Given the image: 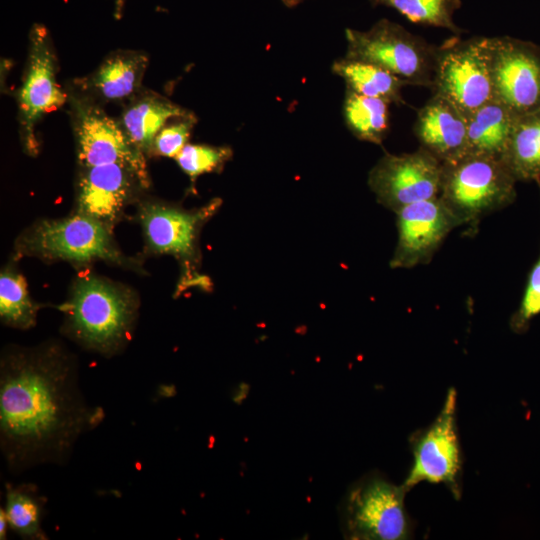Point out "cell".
<instances>
[{
	"mask_svg": "<svg viewBox=\"0 0 540 540\" xmlns=\"http://www.w3.org/2000/svg\"><path fill=\"white\" fill-rule=\"evenodd\" d=\"M104 418L85 400L71 357L54 343L14 349L0 365V449L11 473L65 464Z\"/></svg>",
	"mask_w": 540,
	"mask_h": 540,
	"instance_id": "obj_1",
	"label": "cell"
},
{
	"mask_svg": "<svg viewBox=\"0 0 540 540\" xmlns=\"http://www.w3.org/2000/svg\"><path fill=\"white\" fill-rule=\"evenodd\" d=\"M63 310L68 335L82 346L109 356L129 340L136 305L124 289L86 277L76 283Z\"/></svg>",
	"mask_w": 540,
	"mask_h": 540,
	"instance_id": "obj_2",
	"label": "cell"
},
{
	"mask_svg": "<svg viewBox=\"0 0 540 540\" xmlns=\"http://www.w3.org/2000/svg\"><path fill=\"white\" fill-rule=\"evenodd\" d=\"M516 182L502 159L464 154L442 164L439 197L471 235L482 218L514 202Z\"/></svg>",
	"mask_w": 540,
	"mask_h": 540,
	"instance_id": "obj_3",
	"label": "cell"
},
{
	"mask_svg": "<svg viewBox=\"0 0 540 540\" xmlns=\"http://www.w3.org/2000/svg\"><path fill=\"white\" fill-rule=\"evenodd\" d=\"M345 37V58L378 66L408 85L432 87L438 46L385 18L367 31L347 28Z\"/></svg>",
	"mask_w": 540,
	"mask_h": 540,
	"instance_id": "obj_4",
	"label": "cell"
},
{
	"mask_svg": "<svg viewBox=\"0 0 540 540\" xmlns=\"http://www.w3.org/2000/svg\"><path fill=\"white\" fill-rule=\"evenodd\" d=\"M407 489L379 473H370L347 490L340 509L341 529L352 540H403L412 523L406 512Z\"/></svg>",
	"mask_w": 540,
	"mask_h": 540,
	"instance_id": "obj_5",
	"label": "cell"
},
{
	"mask_svg": "<svg viewBox=\"0 0 540 540\" xmlns=\"http://www.w3.org/2000/svg\"><path fill=\"white\" fill-rule=\"evenodd\" d=\"M490 37L453 38L438 46L433 94L454 104L466 118L493 100Z\"/></svg>",
	"mask_w": 540,
	"mask_h": 540,
	"instance_id": "obj_6",
	"label": "cell"
},
{
	"mask_svg": "<svg viewBox=\"0 0 540 540\" xmlns=\"http://www.w3.org/2000/svg\"><path fill=\"white\" fill-rule=\"evenodd\" d=\"M67 95L81 167L122 164L133 169L148 186L143 153L130 141L118 119L110 117L101 105L71 90Z\"/></svg>",
	"mask_w": 540,
	"mask_h": 540,
	"instance_id": "obj_7",
	"label": "cell"
},
{
	"mask_svg": "<svg viewBox=\"0 0 540 540\" xmlns=\"http://www.w3.org/2000/svg\"><path fill=\"white\" fill-rule=\"evenodd\" d=\"M456 403V390L450 388L435 420L411 436L413 463L403 483L407 490L420 482L442 483L455 499L460 498L462 454L456 424Z\"/></svg>",
	"mask_w": 540,
	"mask_h": 540,
	"instance_id": "obj_8",
	"label": "cell"
},
{
	"mask_svg": "<svg viewBox=\"0 0 540 540\" xmlns=\"http://www.w3.org/2000/svg\"><path fill=\"white\" fill-rule=\"evenodd\" d=\"M57 57L47 28L35 23L29 32V49L22 86L18 91V118L23 144L35 152V127L44 115L68 101L56 79Z\"/></svg>",
	"mask_w": 540,
	"mask_h": 540,
	"instance_id": "obj_9",
	"label": "cell"
},
{
	"mask_svg": "<svg viewBox=\"0 0 540 540\" xmlns=\"http://www.w3.org/2000/svg\"><path fill=\"white\" fill-rule=\"evenodd\" d=\"M442 163L426 149L385 153L368 174V186L382 206L397 212L422 200L439 197Z\"/></svg>",
	"mask_w": 540,
	"mask_h": 540,
	"instance_id": "obj_10",
	"label": "cell"
},
{
	"mask_svg": "<svg viewBox=\"0 0 540 540\" xmlns=\"http://www.w3.org/2000/svg\"><path fill=\"white\" fill-rule=\"evenodd\" d=\"M493 99L520 116L540 109V49L509 36L490 37Z\"/></svg>",
	"mask_w": 540,
	"mask_h": 540,
	"instance_id": "obj_11",
	"label": "cell"
},
{
	"mask_svg": "<svg viewBox=\"0 0 540 540\" xmlns=\"http://www.w3.org/2000/svg\"><path fill=\"white\" fill-rule=\"evenodd\" d=\"M28 252L50 259L90 262L97 259L122 262L106 225L84 214L43 221L23 239Z\"/></svg>",
	"mask_w": 540,
	"mask_h": 540,
	"instance_id": "obj_12",
	"label": "cell"
},
{
	"mask_svg": "<svg viewBox=\"0 0 540 540\" xmlns=\"http://www.w3.org/2000/svg\"><path fill=\"white\" fill-rule=\"evenodd\" d=\"M395 214L398 239L392 269L430 263L448 234L460 226L440 197L409 204Z\"/></svg>",
	"mask_w": 540,
	"mask_h": 540,
	"instance_id": "obj_13",
	"label": "cell"
},
{
	"mask_svg": "<svg viewBox=\"0 0 540 540\" xmlns=\"http://www.w3.org/2000/svg\"><path fill=\"white\" fill-rule=\"evenodd\" d=\"M220 199L194 211L148 203L141 208V222L150 248L190 262L196 256L197 235L201 225L219 208Z\"/></svg>",
	"mask_w": 540,
	"mask_h": 540,
	"instance_id": "obj_14",
	"label": "cell"
},
{
	"mask_svg": "<svg viewBox=\"0 0 540 540\" xmlns=\"http://www.w3.org/2000/svg\"><path fill=\"white\" fill-rule=\"evenodd\" d=\"M136 185L147 187L128 166L114 163L82 167L78 181V212L106 225L121 212Z\"/></svg>",
	"mask_w": 540,
	"mask_h": 540,
	"instance_id": "obj_15",
	"label": "cell"
},
{
	"mask_svg": "<svg viewBox=\"0 0 540 540\" xmlns=\"http://www.w3.org/2000/svg\"><path fill=\"white\" fill-rule=\"evenodd\" d=\"M148 63L142 51H114L91 74L75 79L70 90L101 106L124 104L142 89Z\"/></svg>",
	"mask_w": 540,
	"mask_h": 540,
	"instance_id": "obj_16",
	"label": "cell"
},
{
	"mask_svg": "<svg viewBox=\"0 0 540 540\" xmlns=\"http://www.w3.org/2000/svg\"><path fill=\"white\" fill-rule=\"evenodd\" d=\"M413 132L420 147L429 151L442 164L466 153L467 118L446 98L433 96L420 108Z\"/></svg>",
	"mask_w": 540,
	"mask_h": 540,
	"instance_id": "obj_17",
	"label": "cell"
},
{
	"mask_svg": "<svg viewBox=\"0 0 540 540\" xmlns=\"http://www.w3.org/2000/svg\"><path fill=\"white\" fill-rule=\"evenodd\" d=\"M123 105L118 121L143 154L152 151L156 135L169 121L192 114L168 98L143 89Z\"/></svg>",
	"mask_w": 540,
	"mask_h": 540,
	"instance_id": "obj_18",
	"label": "cell"
},
{
	"mask_svg": "<svg viewBox=\"0 0 540 540\" xmlns=\"http://www.w3.org/2000/svg\"><path fill=\"white\" fill-rule=\"evenodd\" d=\"M517 115L496 100L481 106L467 118L465 154L503 158Z\"/></svg>",
	"mask_w": 540,
	"mask_h": 540,
	"instance_id": "obj_19",
	"label": "cell"
},
{
	"mask_svg": "<svg viewBox=\"0 0 540 540\" xmlns=\"http://www.w3.org/2000/svg\"><path fill=\"white\" fill-rule=\"evenodd\" d=\"M502 160L517 182L540 185V109L517 116Z\"/></svg>",
	"mask_w": 540,
	"mask_h": 540,
	"instance_id": "obj_20",
	"label": "cell"
},
{
	"mask_svg": "<svg viewBox=\"0 0 540 540\" xmlns=\"http://www.w3.org/2000/svg\"><path fill=\"white\" fill-rule=\"evenodd\" d=\"M332 72L344 80L346 89L389 104H406L401 91L408 84L378 66L343 57L333 62Z\"/></svg>",
	"mask_w": 540,
	"mask_h": 540,
	"instance_id": "obj_21",
	"label": "cell"
},
{
	"mask_svg": "<svg viewBox=\"0 0 540 540\" xmlns=\"http://www.w3.org/2000/svg\"><path fill=\"white\" fill-rule=\"evenodd\" d=\"M389 103L346 89L343 116L349 131L359 140L381 145L389 129Z\"/></svg>",
	"mask_w": 540,
	"mask_h": 540,
	"instance_id": "obj_22",
	"label": "cell"
},
{
	"mask_svg": "<svg viewBox=\"0 0 540 540\" xmlns=\"http://www.w3.org/2000/svg\"><path fill=\"white\" fill-rule=\"evenodd\" d=\"M43 503L35 486L7 485L4 511L9 527L26 539H46L41 527Z\"/></svg>",
	"mask_w": 540,
	"mask_h": 540,
	"instance_id": "obj_23",
	"label": "cell"
},
{
	"mask_svg": "<svg viewBox=\"0 0 540 540\" xmlns=\"http://www.w3.org/2000/svg\"><path fill=\"white\" fill-rule=\"evenodd\" d=\"M370 3L391 7L413 23L462 33L453 21L455 11L462 5L461 0H370Z\"/></svg>",
	"mask_w": 540,
	"mask_h": 540,
	"instance_id": "obj_24",
	"label": "cell"
},
{
	"mask_svg": "<svg viewBox=\"0 0 540 540\" xmlns=\"http://www.w3.org/2000/svg\"><path fill=\"white\" fill-rule=\"evenodd\" d=\"M37 306L31 301L24 278L12 271L0 277V316L12 327L29 329L36 323Z\"/></svg>",
	"mask_w": 540,
	"mask_h": 540,
	"instance_id": "obj_25",
	"label": "cell"
},
{
	"mask_svg": "<svg viewBox=\"0 0 540 540\" xmlns=\"http://www.w3.org/2000/svg\"><path fill=\"white\" fill-rule=\"evenodd\" d=\"M232 156L233 151L228 146L187 143L175 159L194 182L202 174L220 171Z\"/></svg>",
	"mask_w": 540,
	"mask_h": 540,
	"instance_id": "obj_26",
	"label": "cell"
},
{
	"mask_svg": "<svg viewBox=\"0 0 540 540\" xmlns=\"http://www.w3.org/2000/svg\"><path fill=\"white\" fill-rule=\"evenodd\" d=\"M540 314V253L531 267L525 289L517 310L509 322L510 329L516 334L525 333L531 320Z\"/></svg>",
	"mask_w": 540,
	"mask_h": 540,
	"instance_id": "obj_27",
	"label": "cell"
},
{
	"mask_svg": "<svg viewBox=\"0 0 540 540\" xmlns=\"http://www.w3.org/2000/svg\"><path fill=\"white\" fill-rule=\"evenodd\" d=\"M196 122L197 119L193 113L169 121L156 135L152 151L159 156L176 158L188 143Z\"/></svg>",
	"mask_w": 540,
	"mask_h": 540,
	"instance_id": "obj_28",
	"label": "cell"
},
{
	"mask_svg": "<svg viewBox=\"0 0 540 540\" xmlns=\"http://www.w3.org/2000/svg\"><path fill=\"white\" fill-rule=\"evenodd\" d=\"M126 0H114V18L120 20L123 16Z\"/></svg>",
	"mask_w": 540,
	"mask_h": 540,
	"instance_id": "obj_29",
	"label": "cell"
},
{
	"mask_svg": "<svg viewBox=\"0 0 540 540\" xmlns=\"http://www.w3.org/2000/svg\"><path fill=\"white\" fill-rule=\"evenodd\" d=\"M7 526H9L5 511L1 508L0 509V539L6 538V529Z\"/></svg>",
	"mask_w": 540,
	"mask_h": 540,
	"instance_id": "obj_30",
	"label": "cell"
},
{
	"mask_svg": "<svg viewBox=\"0 0 540 540\" xmlns=\"http://www.w3.org/2000/svg\"><path fill=\"white\" fill-rule=\"evenodd\" d=\"M283 4L289 8L297 6L299 3H301L303 0H281Z\"/></svg>",
	"mask_w": 540,
	"mask_h": 540,
	"instance_id": "obj_31",
	"label": "cell"
}]
</instances>
